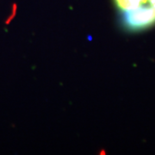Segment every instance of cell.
<instances>
[{"mask_svg":"<svg viewBox=\"0 0 155 155\" xmlns=\"http://www.w3.org/2000/svg\"><path fill=\"white\" fill-rule=\"evenodd\" d=\"M114 4L116 7H117V9H119L122 12L134 9L130 0H114Z\"/></svg>","mask_w":155,"mask_h":155,"instance_id":"obj_2","label":"cell"},{"mask_svg":"<svg viewBox=\"0 0 155 155\" xmlns=\"http://www.w3.org/2000/svg\"><path fill=\"white\" fill-rule=\"evenodd\" d=\"M134 8H136L140 5H151L150 4V0H130Z\"/></svg>","mask_w":155,"mask_h":155,"instance_id":"obj_3","label":"cell"},{"mask_svg":"<svg viewBox=\"0 0 155 155\" xmlns=\"http://www.w3.org/2000/svg\"><path fill=\"white\" fill-rule=\"evenodd\" d=\"M122 26L130 31H140L155 24V7L143 5L122 12Z\"/></svg>","mask_w":155,"mask_h":155,"instance_id":"obj_1","label":"cell"},{"mask_svg":"<svg viewBox=\"0 0 155 155\" xmlns=\"http://www.w3.org/2000/svg\"><path fill=\"white\" fill-rule=\"evenodd\" d=\"M150 4L152 6L155 7V0H150Z\"/></svg>","mask_w":155,"mask_h":155,"instance_id":"obj_4","label":"cell"}]
</instances>
